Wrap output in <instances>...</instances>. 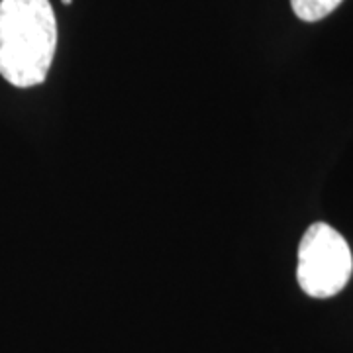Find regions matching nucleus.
Masks as SVG:
<instances>
[{
  "label": "nucleus",
  "mask_w": 353,
  "mask_h": 353,
  "mask_svg": "<svg viewBox=\"0 0 353 353\" xmlns=\"http://www.w3.org/2000/svg\"><path fill=\"white\" fill-rule=\"evenodd\" d=\"M353 273L350 243L336 228L316 222L299 245L296 281L312 299H330L345 289Z\"/></svg>",
  "instance_id": "f03ea898"
},
{
  "label": "nucleus",
  "mask_w": 353,
  "mask_h": 353,
  "mask_svg": "<svg viewBox=\"0 0 353 353\" xmlns=\"http://www.w3.org/2000/svg\"><path fill=\"white\" fill-rule=\"evenodd\" d=\"M343 0H290L292 12L303 22H318L332 14Z\"/></svg>",
  "instance_id": "7ed1b4c3"
},
{
  "label": "nucleus",
  "mask_w": 353,
  "mask_h": 353,
  "mask_svg": "<svg viewBox=\"0 0 353 353\" xmlns=\"http://www.w3.org/2000/svg\"><path fill=\"white\" fill-rule=\"evenodd\" d=\"M61 2H63V4H71L73 0H61Z\"/></svg>",
  "instance_id": "20e7f679"
},
{
  "label": "nucleus",
  "mask_w": 353,
  "mask_h": 353,
  "mask_svg": "<svg viewBox=\"0 0 353 353\" xmlns=\"http://www.w3.org/2000/svg\"><path fill=\"white\" fill-rule=\"evenodd\" d=\"M55 48L57 22L50 0H0V75L10 85H41Z\"/></svg>",
  "instance_id": "f257e3e1"
}]
</instances>
